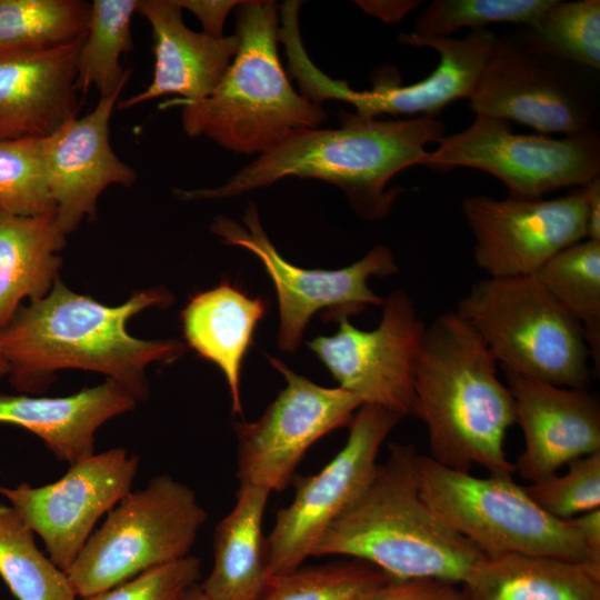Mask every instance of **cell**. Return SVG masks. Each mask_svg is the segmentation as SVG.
I'll use <instances>...</instances> for the list:
<instances>
[{"label":"cell","instance_id":"cell-1","mask_svg":"<svg viewBox=\"0 0 600 600\" xmlns=\"http://www.w3.org/2000/svg\"><path fill=\"white\" fill-rule=\"evenodd\" d=\"M172 296L162 288L139 291L119 306H107L77 293L58 278L42 299L21 306L0 331V348L10 384L19 392L47 390L63 369L104 374L140 401L149 396L147 367L169 363L183 354L177 340H142L127 330L144 309L166 307Z\"/></svg>","mask_w":600,"mask_h":600},{"label":"cell","instance_id":"cell-2","mask_svg":"<svg viewBox=\"0 0 600 600\" xmlns=\"http://www.w3.org/2000/svg\"><path fill=\"white\" fill-rule=\"evenodd\" d=\"M338 129H307L260 156L217 188L176 190L182 200L222 199L286 177L314 178L340 188L362 219L386 217L400 188H388L402 170L420 166L424 147L446 131L437 117L378 120L342 112Z\"/></svg>","mask_w":600,"mask_h":600},{"label":"cell","instance_id":"cell-3","mask_svg":"<svg viewBox=\"0 0 600 600\" xmlns=\"http://www.w3.org/2000/svg\"><path fill=\"white\" fill-rule=\"evenodd\" d=\"M498 363L456 312L436 317L422 333L414 367V417L426 424L431 457L453 470L481 466L489 474L516 472L504 450L514 424L509 388Z\"/></svg>","mask_w":600,"mask_h":600},{"label":"cell","instance_id":"cell-4","mask_svg":"<svg viewBox=\"0 0 600 600\" xmlns=\"http://www.w3.org/2000/svg\"><path fill=\"white\" fill-rule=\"evenodd\" d=\"M358 499L327 529L312 557L356 558L392 578L460 586L486 558L421 498L413 444L392 442Z\"/></svg>","mask_w":600,"mask_h":600},{"label":"cell","instance_id":"cell-5","mask_svg":"<svg viewBox=\"0 0 600 600\" xmlns=\"http://www.w3.org/2000/svg\"><path fill=\"white\" fill-rule=\"evenodd\" d=\"M238 50L204 100L182 106L189 137L206 136L244 153H263L292 134L317 128L324 110L299 94L278 56V4L240 1L236 10Z\"/></svg>","mask_w":600,"mask_h":600},{"label":"cell","instance_id":"cell-6","mask_svg":"<svg viewBox=\"0 0 600 600\" xmlns=\"http://www.w3.org/2000/svg\"><path fill=\"white\" fill-rule=\"evenodd\" d=\"M454 311L503 372L588 389L592 372L583 329L534 276L479 280Z\"/></svg>","mask_w":600,"mask_h":600},{"label":"cell","instance_id":"cell-7","mask_svg":"<svg viewBox=\"0 0 600 600\" xmlns=\"http://www.w3.org/2000/svg\"><path fill=\"white\" fill-rule=\"evenodd\" d=\"M417 477L430 509L484 557L518 553L582 564V539L570 519L548 514L512 476L476 477L419 454Z\"/></svg>","mask_w":600,"mask_h":600},{"label":"cell","instance_id":"cell-8","mask_svg":"<svg viewBox=\"0 0 600 600\" xmlns=\"http://www.w3.org/2000/svg\"><path fill=\"white\" fill-rule=\"evenodd\" d=\"M207 518L189 486L170 474L151 478L107 513L66 571L76 594L88 598L189 556Z\"/></svg>","mask_w":600,"mask_h":600},{"label":"cell","instance_id":"cell-9","mask_svg":"<svg viewBox=\"0 0 600 600\" xmlns=\"http://www.w3.org/2000/svg\"><path fill=\"white\" fill-rule=\"evenodd\" d=\"M420 166L437 170L473 168L497 178L510 198L536 200L563 188L582 187L600 176V136L586 132L549 138L520 134L509 121L476 114L464 130L443 136Z\"/></svg>","mask_w":600,"mask_h":600},{"label":"cell","instance_id":"cell-10","mask_svg":"<svg viewBox=\"0 0 600 600\" xmlns=\"http://www.w3.org/2000/svg\"><path fill=\"white\" fill-rule=\"evenodd\" d=\"M496 38L487 28L471 30L462 39L403 33L400 43L434 49L440 56L439 64L426 78L407 86L391 69L381 71L374 77L372 89L364 91L353 90L347 82L323 73L299 41L290 43L286 54L290 76L297 80L302 96L314 104L334 99L353 106L356 113L366 117H436L449 103L471 98Z\"/></svg>","mask_w":600,"mask_h":600},{"label":"cell","instance_id":"cell-11","mask_svg":"<svg viewBox=\"0 0 600 600\" xmlns=\"http://www.w3.org/2000/svg\"><path fill=\"white\" fill-rule=\"evenodd\" d=\"M403 417L362 404L349 423L343 448L318 473L296 479L292 502L278 510L266 538L268 578L302 566L327 529L370 483L383 441Z\"/></svg>","mask_w":600,"mask_h":600},{"label":"cell","instance_id":"cell-12","mask_svg":"<svg viewBox=\"0 0 600 600\" xmlns=\"http://www.w3.org/2000/svg\"><path fill=\"white\" fill-rule=\"evenodd\" d=\"M581 69L528 48L514 31L504 33L496 38L470 109L540 132H586L597 128L598 99Z\"/></svg>","mask_w":600,"mask_h":600},{"label":"cell","instance_id":"cell-13","mask_svg":"<svg viewBox=\"0 0 600 600\" xmlns=\"http://www.w3.org/2000/svg\"><path fill=\"white\" fill-rule=\"evenodd\" d=\"M243 226L219 216L211 231L226 244L249 250L262 263L278 296V347L296 352L309 320L324 311L327 320L360 313L369 306H382L384 298L368 286L371 277H387L398 271L389 248L377 244L366 256L337 270L304 269L287 261L263 230L257 207L250 202L242 217Z\"/></svg>","mask_w":600,"mask_h":600},{"label":"cell","instance_id":"cell-14","mask_svg":"<svg viewBox=\"0 0 600 600\" xmlns=\"http://www.w3.org/2000/svg\"><path fill=\"white\" fill-rule=\"evenodd\" d=\"M286 379L256 421L236 422L237 477L269 492L284 490L310 447L331 431L349 426L362 402L341 388H326L268 356Z\"/></svg>","mask_w":600,"mask_h":600},{"label":"cell","instance_id":"cell-15","mask_svg":"<svg viewBox=\"0 0 600 600\" xmlns=\"http://www.w3.org/2000/svg\"><path fill=\"white\" fill-rule=\"evenodd\" d=\"M338 331L307 342L338 381L362 404L414 417V367L426 323L409 296L396 290L382 303L373 330H360L348 317L337 319Z\"/></svg>","mask_w":600,"mask_h":600},{"label":"cell","instance_id":"cell-16","mask_svg":"<svg viewBox=\"0 0 600 600\" xmlns=\"http://www.w3.org/2000/svg\"><path fill=\"white\" fill-rule=\"evenodd\" d=\"M138 468V456L112 448L71 464L49 484L0 486V497L42 539L49 558L67 571L100 518L131 491Z\"/></svg>","mask_w":600,"mask_h":600},{"label":"cell","instance_id":"cell-17","mask_svg":"<svg viewBox=\"0 0 600 600\" xmlns=\"http://www.w3.org/2000/svg\"><path fill=\"white\" fill-rule=\"evenodd\" d=\"M461 210L474 238L476 264L490 278L534 276L559 251L587 238L582 187L553 199L467 196Z\"/></svg>","mask_w":600,"mask_h":600},{"label":"cell","instance_id":"cell-18","mask_svg":"<svg viewBox=\"0 0 600 600\" xmlns=\"http://www.w3.org/2000/svg\"><path fill=\"white\" fill-rule=\"evenodd\" d=\"M514 423L524 448L514 469L531 483L571 461L600 451V404L586 388H566L506 372Z\"/></svg>","mask_w":600,"mask_h":600},{"label":"cell","instance_id":"cell-19","mask_svg":"<svg viewBox=\"0 0 600 600\" xmlns=\"http://www.w3.org/2000/svg\"><path fill=\"white\" fill-rule=\"evenodd\" d=\"M121 92L100 97L89 113L44 137L49 192L58 226L67 236L84 219L94 218L108 187H130L137 180V172L110 143V119Z\"/></svg>","mask_w":600,"mask_h":600},{"label":"cell","instance_id":"cell-20","mask_svg":"<svg viewBox=\"0 0 600 600\" xmlns=\"http://www.w3.org/2000/svg\"><path fill=\"white\" fill-rule=\"evenodd\" d=\"M82 39L0 52V139L47 137L78 117L76 64Z\"/></svg>","mask_w":600,"mask_h":600},{"label":"cell","instance_id":"cell-21","mask_svg":"<svg viewBox=\"0 0 600 600\" xmlns=\"http://www.w3.org/2000/svg\"><path fill=\"white\" fill-rule=\"evenodd\" d=\"M137 12L152 29V80L142 92L119 101L117 108L128 109L166 94L181 96L180 104L208 98L237 53L236 34L216 38L192 31L176 0H139Z\"/></svg>","mask_w":600,"mask_h":600},{"label":"cell","instance_id":"cell-22","mask_svg":"<svg viewBox=\"0 0 600 600\" xmlns=\"http://www.w3.org/2000/svg\"><path fill=\"white\" fill-rule=\"evenodd\" d=\"M137 402L111 379L64 397L0 394V423L32 432L57 460L71 466L94 453L96 432L103 423L133 410Z\"/></svg>","mask_w":600,"mask_h":600},{"label":"cell","instance_id":"cell-23","mask_svg":"<svg viewBox=\"0 0 600 600\" xmlns=\"http://www.w3.org/2000/svg\"><path fill=\"white\" fill-rule=\"evenodd\" d=\"M267 307L262 298L250 297L238 286L222 281L193 294L181 311L189 347L224 374L232 414L242 416L241 366Z\"/></svg>","mask_w":600,"mask_h":600},{"label":"cell","instance_id":"cell-24","mask_svg":"<svg viewBox=\"0 0 600 600\" xmlns=\"http://www.w3.org/2000/svg\"><path fill=\"white\" fill-rule=\"evenodd\" d=\"M270 492L239 484L236 503L217 524L213 566L199 583L209 600H257L268 578L262 521Z\"/></svg>","mask_w":600,"mask_h":600},{"label":"cell","instance_id":"cell-25","mask_svg":"<svg viewBox=\"0 0 600 600\" xmlns=\"http://www.w3.org/2000/svg\"><path fill=\"white\" fill-rule=\"evenodd\" d=\"M67 234L54 213L16 216L0 212V331L23 299L44 298L58 279Z\"/></svg>","mask_w":600,"mask_h":600},{"label":"cell","instance_id":"cell-26","mask_svg":"<svg viewBox=\"0 0 600 600\" xmlns=\"http://www.w3.org/2000/svg\"><path fill=\"white\" fill-rule=\"evenodd\" d=\"M462 600H600V580L551 557L483 558L460 584Z\"/></svg>","mask_w":600,"mask_h":600},{"label":"cell","instance_id":"cell-27","mask_svg":"<svg viewBox=\"0 0 600 600\" xmlns=\"http://www.w3.org/2000/svg\"><path fill=\"white\" fill-rule=\"evenodd\" d=\"M139 0H94L76 64V87L87 94L92 88L100 97L123 90L130 70L120 59L132 49L131 23Z\"/></svg>","mask_w":600,"mask_h":600},{"label":"cell","instance_id":"cell-28","mask_svg":"<svg viewBox=\"0 0 600 600\" xmlns=\"http://www.w3.org/2000/svg\"><path fill=\"white\" fill-rule=\"evenodd\" d=\"M580 323L597 372L600 370V241L584 239L554 254L534 274Z\"/></svg>","mask_w":600,"mask_h":600},{"label":"cell","instance_id":"cell-29","mask_svg":"<svg viewBox=\"0 0 600 600\" xmlns=\"http://www.w3.org/2000/svg\"><path fill=\"white\" fill-rule=\"evenodd\" d=\"M0 577L17 600H77L62 569L34 541V532L0 503Z\"/></svg>","mask_w":600,"mask_h":600},{"label":"cell","instance_id":"cell-30","mask_svg":"<svg viewBox=\"0 0 600 600\" xmlns=\"http://www.w3.org/2000/svg\"><path fill=\"white\" fill-rule=\"evenodd\" d=\"M528 48L554 59L600 69V1L553 0L532 26L514 30Z\"/></svg>","mask_w":600,"mask_h":600},{"label":"cell","instance_id":"cell-31","mask_svg":"<svg viewBox=\"0 0 600 600\" xmlns=\"http://www.w3.org/2000/svg\"><path fill=\"white\" fill-rule=\"evenodd\" d=\"M90 11L91 3L82 0H0V52L81 40Z\"/></svg>","mask_w":600,"mask_h":600},{"label":"cell","instance_id":"cell-32","mask_svg":"<svg viewBox=\"0 0 600 600\" xmlns=\"http://www.w3.org/2000/svg\"><path fill=\"white\" fill-rule=\"evenodd\" d=\"M391 579L367 561L339 557L270 578L257 600H362Z\"/></svg>","mask_w":600,"mask_h":600},{"label":"cell","instance_id":"cell-33","mask_svg":"<svg viewBox=\"0 0 600 600\" xmlns=\"http://www.w3.org/2000/svg\"><path fill=\"white\" fill-rule=\"evenodd\" d=\"M0 212L54 213L44 157V137L0 139Z\"/></svg>","mask_w":600,"mask_h":600},{"label":"cell","instance_id":"cell-34","mask_svg":"<svg viewBox=\"0 0 600 600\" xmlns=\"http://www.w3.org/2000/svg\"><path fill=\"white\" fill-rule=\"evenodd\" d=\"M553 0H433L417 18L413 33L449 37L461 28L491 23L532 26Z\"/></svg>","mask_w":600,"mask_h":600},{"label":"cell","instance_id":"cell-35","mask_svg":"<svg viewBox=\"0 0 600 600\" xmlns=\"http://www.w3.org/2000/svg\"><path fill=\"white\" fill-rule=\"evenodd\" d=\"M567 466L561 476L523 487L543 511L560 520L600 509V451Z\"/></svg>","mask_w":600,"mask_h":600},{"label":"cell","instance_id":"cell-36","mask_svg":"<svg viewBox=\"0 0 600 600\" xmlns=\"http://www.w3.org/2000/svg\"><path fill=\"white\" fill-rule=\"evenodd\" d=\"M200 577L201 561L189 554L82 600H181Z\"/></svg>","mask_w":600,"mask_h":600},{"label":"cell","instance_id":"cell-37","mask_svg":"<svg viewBox=\"0 0 600 600\" xmlns=\"http://www.w3.org/2000/svg\"><path fill=\"white\" fill-rule=\"evenodd\" d=\"M362 600H462V593L460 586L443 580L392 578Z\"/></svg>","mask_w":600,"mask_h":600},{"label":"cell","instance_id":"cell-38","mask_svg":"<svg viewBox=\"0 0 600 600\" xmlns=\"http://www.w3.org/2000/svg\"><path fill=\"white\" fill-rule=\"evenodd\" d=\"M570 521L582 539L584 560L581 566L600 580V509L571 518Z\"/></svg>","mask_w":600,"mask_h":600},{"label":"cell","instance_id":"cell-39","mask_svg":"<svg viewBox=\"0 0 600 600\" xmlns=\"http://www.w3.org/2000/svg\"><path fill=\"white\" fill-rule=\"evenodd\" d=\"M181 9L191 11L201 22L203 33L220 38L228 13L240 1L176 0Z\"/></svg>","mask_w":600,"mask_h":600},{"label":"cell","instance_id":"cell-40","mask_svg":"<svg viewBox=\"0 0 600 600\" xmlns=\"http://www.w3.org/2000/svg\"><path fill=\"white\" fill-rule=\"evenodd\" d=\"M356 3L367 13L393 23L404 18L421 1H356Z\"/></svg>","mask_w":600,"mask_h":600},{"label":"cell","instance_id":"cell-41","mask_svg":"<svg viewBox=\"0 0 600 600\" xmlns=\"http://www.w3.org/2000/svg\"><path fill=\"white\" fill-rule=\"evenodd\" d=\"M587 208V238L600 241V177L582 186Z\"/></svg>","mask_w":600,"mask_h":600},{"label":"cell","instance_id":"cell-42","mask_svg":"<svg viewBox=\"0 0 600 600\" xmlns=\"http://www.w3.org/2000/svg\"><path fill=\"white\" fill-rule=\"evenodd\" d=\"M181 600H209L201 591L199 583L192 586L181 598Z\"/></svg>","mask_w":600,"mask_h":600},{"label":"cell","instance_id":"cell-43","mask_svg":"<svg viewBox=\"0 0 600 600\" xmlns=\"http://www.w3.org/2000/svg\"><path fill=\"white\" fill-rule=\"evenodd\" d=\"M9 367L0 348V377L8 376Z\"/></svg>","mask_w":600,"mask_h":600}]
</instances>
